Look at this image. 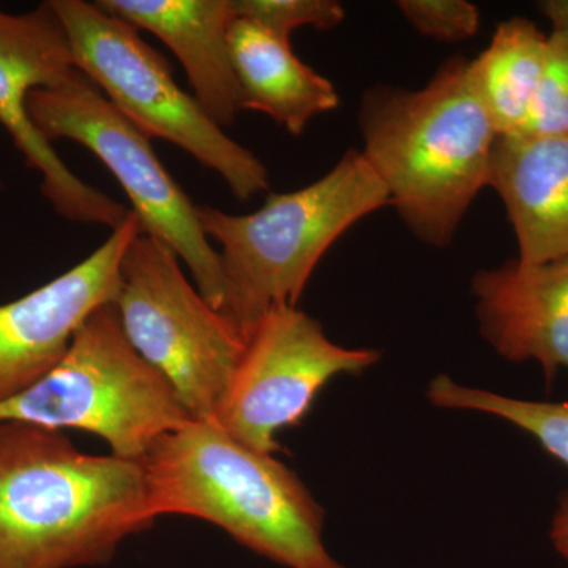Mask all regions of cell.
Masks as SVG:
<instances>
[{"instance_id": "cell-1", "label": "cell", "mask_w": 568, "mask_h": 568, "mask_svg": "<svg viewBox=\"0 0 568 568\" xmlns=\"http://www.w3.org/2000/svg\"><path fill=\"white\" fill-rule=\"evenodd\" d=\"M155 519L142 462L88 455L62 432L0 420V568L103 566Z\"/></svg>"}, {"instance_id": "cell-2", "label": "cell", "mask_w": 568, "mask_h": 568, "mask_svg": "<svg viewBox=\"0 0 568 568\" xmlns=\"http://www.w3.org/2000/svg\"><path fill=\"white\" fill-rule=\"evenodd\" d=\"M364 156L403 223L446 248L488 186L499 133L474 88L469 61L448 59L420 91L375 85L358 111Z\"/></svg>"}, {"instance_id": "cell-3", "label": "cell", "mask_w": 568, "mask_h": 568, "mask_svg": "<svg viewBox=\"0 0 568 568\" xmlns=\"http://www.w3.org/2000/svg\"><path fill=\"white\" fill-rule=\"evenodd\" d=\"M155 518L204 519L287 568H345L324 547V511L282 462L246 447L212 422L160 437L144 459Z\"/></svg>"}, {"instance_id": "cell-4", "label": "cell", "mask_w": 568, "mask_h": 568, "mask_svg": "<svg viewBox=\"0 0 568 568\" xmlns=\"http://www.w3.org/2000/svg\"><path fill=\"white\" fill-rule=\"evenodd\" d=\"M361 151H347L324 178L291 193L268 194L257 211L233 215L197 205L209 241L220 245L223 315L246 343L275 306H297L332 245L369 213L390 205Z\"/></svg>"}, {"instance_id": "cell-5", "label": "cell", "mask_w": 568, "mask_h": 568, "mask_svg": "<svg viewBox=\"0 0 568 568\" xmlns=\"http://www.w3.org/2000/svg\"><path fill=\"white\" fill-rule=\"evenodd\" d=\"M0 420L81 429L114 457L142 462L160 437L193 420L166 377L134 349L118 306L97 308L67 354L29 390L0 405Z\"/></svg>"}, {"instance_id": "cell-6", "label": "cell", "mask_w": 568, "mask_h": 568, "mask_svg": "<svg viewBox=\"0 0 568 568\" xmlns=\"http://www.w3.org/2000/svg\"><path fill=\"white\" fill-rule=\"evenodd\" d=\"M74 65L148 138L173 142L226 182L242 203L267 192L268 171L175 82L170 62L130 22L84 0H50Z\"/></svg>"}, {"instance_id": "cell-7", "label": "cell", "mask_w": 568, "mask_h": 568, "mask_svg": "<svg viewBox=\"0 0 568 568\" xmlns=\"http://www.w3.org/2000/svg\"><path fill=\"white\" fill-rule=\"evenodd\" d=\"M115 306L126 338L166 377L193 420L216 424L245 342L186 280L178 254L138 234L123 254Z\"/></svg>"}, {"instance_id": "cell-8", "label": "cell", "mask_w": 568, "mask_h": 568, "mask_svg": "<svg viewBox=\"0 0 568 568\" xmlns=\"http://www.w3.org/2000/svg\"><path fill=\"white\" fill-rule=\"evenodd\" d=\"M29 114L48 141L70 140L89 149L121 183L142 233L185 261L201 295L223 312L224 275L197 216V205L171 178L145 136L80 73L54 89L32 92Z\"/></svg>"}, {"instance_id": "cell-9", "label": "cell", "mask_w": 568, "mask_h": 568, "mask_svg": "<svg viewBox=\"0 0 568 568\" xmlns=\"http://www.w3.org/2000/svg\"><path fill=\"white\" fill-rule=\"evenodd\" d=\"M373 349H347L297 306L268 310L246 339L216 425L263 454L280 450L276 435L304 420L317 394L339 375L377 364Z\"/></svg>"}, {"instance_id": "cell-10", "label": "cell", "mask_w": 568, "mask_h": 568, "mask_svg": "<svg viewBox=\"0 0 568 568\" xmlns=\"http://www.w3.org/2000/svg\"><path fill=\"white\" fill-rule=\"evenodd\" d=\"M69 37L50 0L22 14L0 10V125L31 170L52 209L73 223L118 230L132 209L81 181L63 163L29 114V97L77 77Z\"/></svg>"}, {"instance_id": "cell-11", "label": "cell", "mask_w": 568, "mask_h": 568, "mask_svg": "<svg viewBox=\"0 0 568 568\" xmlns=\"http://www.w3.org/2000/svg\"><path fill=\"white\" fill-rule=\"evenodd\" d=\"M142 233L136 215L99 248L17 301L0 305V405L29 390L62 361L81 324L121 291V264Z\"/></svg>"}, {"instance_id": "cell-12", "label": "cell", "mask_w": 568, "mask_h": 568, "mask_svg": "<svg viewBox=\"0 0 568 568\" xmlns=\"http://www.w3.org/2000/svg\"><path fill=\"white\" fill-rule=\"evenodd\" d=\"M480 334L510 362H537L551 383L568 369V257L523 263L518 257L473 278Z\"/></svg>"}, {"instance_id": "cell-13", "label": "cell", "mask_w": 568, "mask_h": 568, "mask_svg": "<svg viewBox=\"0 0 568 568\" xmlns=\"http://www.w3.org/2000/svg\"><path fill=\"white\" fill-rule=\"evenodd\" d=\"M138 31H148L181 61L194 99L222 129L242 111L241 89L231 59L233 0H99Z\"/></svg>"}, {"instance_id": "cell-14", "label": "cell", "mask_w": 568, "mask_h": 568, "mask_svg": "<svg viewBox=\"0 0 568 568\" xmlns=\"http://www.w3.org/2000/svg\"><path fill=\"white\" fill-rule=\"evenodd\" d=\"M488 186L506 207L519 261L568 257V136L499 134Z\"/></svg>"}, {"instance_id": "cell-15", "label": "cell", "mask_w": 568, "mask_h": 568, "mask_svg": "<svg viewBox=\"0 0 568 568\" xmlns=\"http://www.w3.org/2000/svg\"><path fill=\"white\" fill-rule=\"evenodd\" d=\"M231 59L241 89L242 110L263 112L294 136L317 115L336 110L334 84L252 21L235 18L230 29Z\"/></svg>"}, {"instance_id": "cell-16", "label": "cell", "mask_w": 568, "mask_h": 568, "mask_svg": "<svg viewBox=\"0 0 568 568\" xmlns=\"http://www.w3.org/2000/svg\"><path fill=\"white\" fill-rule=\"evenodd\" d=\"M548 36L528 18L497 26L487 50L469 61L474 88L499 134L525 130L547 59Z\"/></svg>"}, {"instance_id": "cell-17", "label": "cell", "mask_w": 568, "mask_h": 568, "mask_svg": "<svg viewBox=\"0 0 568 568\" xmlns=\"http://www.w3.org/2000/svg\"><path fill=\"white\" fill-rule=\"evenodd\" d=\"M433 405L450 409L477 410L504 418L536 437L549 455L568 467V402H526L459 386L446 375L437 376L428 388Z\"/></svg>"}, {"instance_id": "cell-18", "label": "cell", "mask_w": 568, "mask_h": 568, "mask_svg": "<svg viewBox=\"0 0 568 568\" xmlns=\"http://www.w3.org/2000/svg\"><path fill=\"white\" fill-rule=\"evenodd\" d=\"M523 133L532 136H568L567 33H548L544 73L538 82Z\"/></svg>"}, {"instance_id": "cell-19", "label": "cell", "mask_w": 568, "mask_h": 568, "mask_svg": "<svg viewBox=\"0 0 568 568\" xmlns=\"http://www.w3.org/2000/svg\"><path fill=\"white\" fill-rule=\"evenodd\" d=\"M235 18L290 41L297 29L312 26L331 31L345 20V9L335 0H233Z\"/></svg>"}, {"instance_id": "cell-20", "label": "cell", "mask_w": 568, "mask_h": 568, "mask_svg": "<svg viewBox=\"0 0 568 568\" xmlns=\"http://www.w3.org/2000/svg\"><path fill=\"white\" fill-rule=\"evenodd\" d=\"M398 9L418 33L446 43L470 39L480 26V11L466 0H402Z\"/></svg>"}, {"instance_id": "cell-21", "label": "cell", "mask_w": 568, "mask_h": 568, "mask_svg": "<svg viewBox=\"0 0 568 568\" xmlns=\"http://www.w3.org/2000/svg\"><path fill=\"white\" fill-rule=\"evenodd\" d=\"M549 537L556 551L568 562V493L560 499L558 511L552 518Z\"/></svg>"}, {"instance_id": "cell-22", "label": "cell", "mask_w": 568, "mask_h": 568, "mask_svg": "<svg viewBox=\"0 0 568 568\" xmlns=\"http://www.w3.org/2000/svg\"><path fill=\"white\" fill-rule=\"evenodd\" d=\"M536 7L551 22L552 31L568 36V0H541Z\"/></svg>"}, {"instance_id": "cell-23", "label": "cell", "mask_w": 568, "mask_h": 568, "mask_svg": "<svg viewBox=\"0 0 568 568\" xmlns=\"http://www.w3.org/2000/svg\"><path fill=\"white\" fill-rule=\"evenodd\" d=\"M0 186H2V183H0Z\"/></svg>"}]
</instances>
